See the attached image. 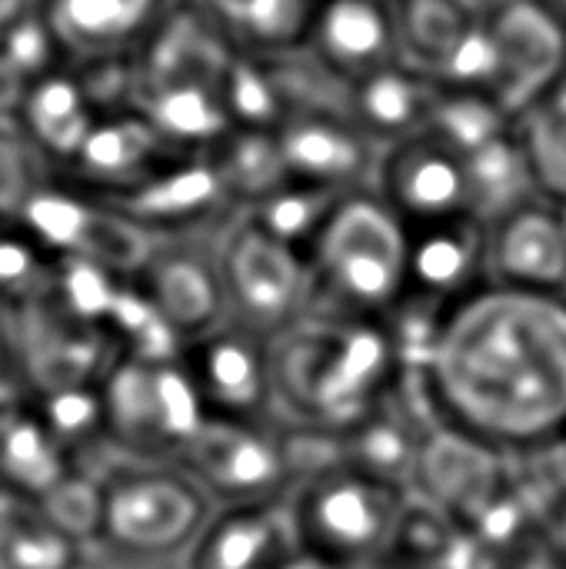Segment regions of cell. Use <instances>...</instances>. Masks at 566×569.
Here are the masks:
<instances>
[{"mask_svg": "<svg viewBox=\"0 0 566 569\" xmlns=\"http://www.w3.org/2000/svg\"><path fill=\"white\" fill-rule=\"evenodd\" d=\"M430 420L497 453L566 440V300L484 287L454 307L434 360L407 377Z\"/></svg>", "mask_w": 566, "mask_h": 569, "instance_id": "6da1fadb", "label": "cell"}, {"mask_svg": "<svg viewBox=\"0 0 566 569\" xmlns=\"http://www.w3.org/2000/svg\"><path fill=\"white\" fill-rule=\"evenodd\" d=\"M270 370L277 423L330 433L367 420L407 377L384 320L317 313L270 337Z\"/></svg>", "mask_w": 566, "mask_h": 569, "instance_id": "7a4b0ae2", "label": "cell"}, {"mask_svg": "<svg viewBox=\"0 0 566 569\" xmlns=\"http://www.w3.org/2000/svg\"><path fill=\"white\" fill-rule=\"evenodd\" d=\"M407 223L374 190L347 193L307 260V313L384 320L407 290Z\"/></svg>", "mask_w": 566, "mask_h": 569, "instance_id": "3957f363", "label": "cell"}, {"mask_svg": "<svg viewBox=\"0 0 566 569\" xmlns=\"http://www.w3.org/2000/svg\"><path fill=\"white\" fill-rule=\"evenodd\" d=\"M93 473L100 480V530L93 550L127 567L183 557L214 510L207 493L173 463L113 457Z\"/></svg>", "mask_w": 566, "mask_h": 569, "instance_id": "277c9868", "label": "cell"}, {"mask_svg": "<svg viewBox=\"0 0 566 569\" xmlns=\"http://www.w3.org/2000/svg\"><path fill=\"white\" fill-rule=\"evenodd\" d=\"M407 490L337 467L297 483L287 497L297 550L314 553L340 569H367L387 560Z\"/></svg>", "mask_w": 566, "mask_h": 569, "instance_id": "5b68a950", "label": "cell"}, {"mask_svg": "<svg viewBox=\"0 0 566 569\" xmlns=\"http://www.w3.org/2000/svg\"><path fill=\"white\" fill-rule=\"evenodd\" d=\"M107 447L117 460L177 463L207 420L203 400L177 360L120 357L100 383Z\"/></svg>", "mask_w": 566, "mask_h": 569, "instance_id": "8992f818", "label": "cell"}, {"mask_svg": "<svg viewBox=\"0 0 566 569\" xmlns=\"http://www.w3.org/2000/svg\"><path fill=\"white\" fill-rule=\"evenodd\" d=\"M227 317L277 337L300 317L310 303V263L247 213H240L217 240Z\"/></svg>", "mask_w": 566, "mask_h": 569, "instance_id": "52a82bcc", "label": "cell"}, {"mask_svg": "<svg viewBox=\"0 0 566 569\" xmlns=\"http://www.w3.org/2000/svg\"><path fill=\"white\" fill-rule=\"evenodd\" d=\"M173 467H180L214 507L277 503L297 487L280 423L207 417Z\"/></svg>", "mask_w": 566, "mask_h": 569, "instance_id": "ba28073f", "label": "cell"}, {"mask_svg": "<svg viewBox=\"0 0 566 569\" xmlns=\"http://www.w3.org/2000/svg\"><path fill=\"white\" fill-rule=\"evenodd\" d=\"M17 227L33 237L50 257L100 263L123 277L137 270L153 240L110 200L80 193L57 180H47L27 200Z\"/></svg>", "mask_w": 566, "mask_h": 569, "instance_id": "9c48e42d", "label": "cell"}, {"mask_svg": "<svg viewBox=\"0 0 566 569\" xmlns=\"http://www.w3.org/2000/svg\"><path fill=\"white\" fill-rule=\"evenodd\" d=\"M27 397L60 387H100L120 360L107 330L63 310L53 297L7 313Z\"/></svg>", "mask_w": 566, "mask_h": 569, "instance_id": "30bf717a", "label": "cell"}, {"mask_svg": "<svg viewBox=\"0 0 566 569\" xmlns=\"http://www.w3.org/2000/svg\"><path fill=\"white\" fill-rule=\"evenodd\" d=\"M180 363L190 373L207 417L277 423L270 337L227 317L214 330L187 340Z\"/></svg>", "mask_w": 566, "mask_h": 569, "instance_id": "8fae6325", "label": "cell"}, {"mask_svg": "<svg viewBox=\"0 0 566 569\" xmlns=\"http://www.w3.org/2000/svg\"><path fill=\"white\" fill-rule=\"evenodd\" d=\"M220 237H153L130 280L187 343L227 320Z\"/></svg>", "mask_w": 566, "mask_h": 569, "instance_id": "7c38bea8", "label": "cell"}, {"mask_svg": "<svg viewBox=\"0 0 566 569\" xmlns=\"http://www.w3.org/2000/svg\"><path fill=\"white\" fill-rule=\"evenodd\" d=\"M370 190L407 227L470 217L464 153L430 130L387 143Z\"/></svg>", "mask_w": 566, "mask_h": 569, "instance_id": "4fadbf2b", "label": "cell"}, {"mask_svg": "<svg viewBox=\"0 0 566 569\" xmlns=\"http://www.w3.org/2000/svg\"><path fill=\"white\" fill-rule=\"evenodd\" d=\"M177 157L183 153L163 140V133L140 110H120L103 113L80 150L53 170L50 180L100 200H120L140 190Z\"/></svg>", "mask_w": 566, "mask_h": 569, "instance_id": "5bb4252c", "label": "cell"}, {"mask_svg": "<svg viewBox=\"0 0 566 569\" xmlns=\"http://www.w3.org/2000/svg\"><path fill=\"white\" fill-rule=\"evenodd\" d=\"M147 237H220L244 210L207 153H183L140 190L110 200Z\"/></svg>", "mask_w": 566, "mask_h": 569, "instance_id": "9a60e30c", "label": "cell"}, {"mask_svg": "<svg viewBox=\"0 0 566 569\" xmlns=\"http://www.w3.org/2000/svg\"><path fill=\"white\" fill-rule=\"evenodd\" d=\"M484 20L497 50L490 97L517 120L566 70V30L534 0H507Z\"/></svg>", "mask_w": 566, "mask_h": 569, "instance_id": "2e32d148", "label": "cell"}, {"mask_svg": "<svg viewBox=\"0 0 566 569\" xmlns=\"http://www.w3.org/2000/svg\"><path fill=\"white\" fill-rule=\"evenodd\" d=\"M274 133L290 180L337 193L374 187L384 147L370 140L347 113H294Z\"/></svg>", "mask_w": 566, "mask_h": 569, "instance_id": "e0dca14e", "label": "cell"}, {"mask_svg": "<svg viewBox=\"0 0 566 569\" xmlns=\"http://www.w3.org/2000/svg\"><path fill=\"white\" fill-rule=\"evenodd\" d=\"M167 0H37V10L70 67L130 60Z\"/></svg>", "mask_w": 566, "mask_h": 569, "instance_id": "ac0fdd59", "label": "cell"}, {"mask_svg": "<svg viewBox=\"0 0 566 569\" xmlns=\"http://www.w3.org/2000/svg\"><path fill=\"white\" fill-rule=\"evenodd\" d=\"M304 50L347 83L400 63L394 0H320Z\"/></svg>", "mask_w": 566, "mask_h": 569, "instance_id": "d6986e66", "label": "cell"}, {"mask_svg": "<svg viewBox=\"0 0 566 569\" xmlns=\"http://www.w3.org/2000/svg\"><path fill=\"white\" fill-rule=\"evenodd\" d=\"M407 293L434 300L447 310L460 307L487 280V227L474 217L407 227Z\"/></svg>", "mask_w": 566, "mask_h": 569, "instance_id": "ffe728a7", "label": "cell"}, {"mask_svg": "<svg viewBox=\"0 0 566 569\" xmlns=\"http://www.w3.org/2000/svg\"><path fill=\"white\" fill-rule=\"evenodd\" d=\"M487 280L494 287L564 293L566 237L554 200L537 197L487 227Z\"/></svg>", "mask_w": 566, "mask_h": 569, "instance_id": "44dd1931", "label": "cell"}, {"mask_svg": "<svg viewBox=\"0 0 566 569\" xmlns=\"http://www.w3.org/2000/svg\"><path fill=\"white\" fill-rule=\"evenodd\" d=\"M297 553L287 500L214 507L183 553V569H280Z\"/></svg>", "mask_w": 566, "mask_h": 569, "instance_id": "7402d4cb", "label": "cell"}, {"mask_svg": "<svg viewBox=\"0 0 566 569\" xmlns=\"http://www.w3.org/2000/svg\"><path fill=\"white\" fill-rule=\"evenodd\" d=\"M100 117L80 73L70 63H60L27 87L13 123L53 173L80 150Z\"/></svg>", "mask_w": 566, "mask_h": 569, "instance_id": "603a6c76", "label": "cell"}, {"mask_svg": "<svg viewBox=\"0 0 566 569\" xmlns=\"http://www.w3.org/2000/svg\"><path fill=\"white\" fill-rule=\"evenodd\" d=\"M440 80L394 63L357 83H350L347 117L380 147L427 130Z\"/></svg>", "mask_w": 566, "mask_h": 569, "instance_id": "cb8c5ba5", "label": "cell"}, {"mask_svg": "<svg viewBox=\"0 0 566 569\" xmlns=\"http://www.w3.org/2000/svg\"><path fill=\"white\" fill-rule=\"evenodd\" d=\"M73 467L30 397L0 413V490L43 500Z\"/></svg>", "mask_w": 566, "mask_h": 569, "instance_id": "d4e9b609", "label": "cell"}, {"mask_svg": "<svg viewBox=\"0 0 566 569\" xmlns=\"http://www.w3.org/2000/svg\"><path fill=\"white\" fill-rule=\"evenodd\" d=\"M467 167V203L470 217L480 220L484 227L497 223L500 217L520 210L524 203L544 197L530 167V157L510 127L497 140L477 147L474 153L464 157Z\"/></svg>", "mask_w": 566, "mask_h": 569, "instance_id": "484cf974", "label": "cell"}, {"mask_svg": "<svg viewBox=\"0 0 566 569\" xmlns=\"http://www.w3.org/2000/svg\"><path fill=\"white\" fill-rule=\"evenodd\" d=\"M87 553L37 500L0 490V569H80Z\"/></svg>", "mask_w": 566, "mask_h": 569, "instance_id": "4316f807", "label": "cell"}, {"mask_svg": "<svg viewBox=\"0 0 566 569\" xmlns=\"http://www.w3.org/2000/svg\"><path fill=\"white\" fill-rule=\"evenodd\" d=\"M394 7L400 33V63L434 80L480 17L467 0H394Z\"/></svg>", "mask_w": 566, "mask_h": 569, "instance_id": "83f0119b", "label": "cell"}, {"mask_svg": "<svg viewBox=\"0 0 566 569\" xmlns=\"http://www.w3.org/2000/svg\"><path fill=\"white\" fill-rule=\"evenodd\" d=\"M207 160L214 163L240 210L254 207L257 200H264L267 193L290 180L274 130L234 127L224 140H217L207 150Z\"/></svg>", "mask_w": 566, "mask_h": 569, "instance_id": "f1b7e54d", "label": "cell"}, {"mask_svg": "<svg viewBox=\"0 0 566 569\" xmlns=\"http://www.w3.org/2000/svg\"><path fill=\"white\" fill-rule=\"evenodd\" d=\"M344 197L347 193H337L327 187L287 180L284 187H277L274 193H267L264 200H257L244 213L257 227H264L270 237H277L280 243H287L290 250H297L300 257L310 260L324 227L330 223V217Z\"/></svg>", "mask_w": 566, "mask_h": 569, "instance_id": "f546056e", "label": "cell"}, {"mask_svg": "<svg viewBox=\"0 0 566 569\" xmlns=\"http://www.w3.org/2000/svg\"><path fill=\"white\" fill-rule=\"evenodd\" d=\"M320 0H234L217 17L227 27L237 50L247 53H287L307 43Z\"/></svg>", "mask_w": 566, "mask_h": 569, "instance_id": "4dcf8cb0", "label": "cell"}, {"mask_svg": "<svg viewBox=\"0 0 566 569\" xmlns=\"http://www.w3.org/2000/svg\"><path fill=\"white\" fill-rule=\"evenodd\" d=\"M547 200H566V70L514 120Z\"/></svg>", "mask_w": 566, "mask_h": 569, "instance_id": "1f68e13d", "label": "cell"}, {"mask_svg": "<svg viewBox=\"0 0 566 569\" xmlns=\"http://www.w3.org/2000/svg\"><path fill=\"white\" fill-rule=\"evenodd\" d=\"M30 403L43 417L47 430L67 450L73 467L87 470L93 453L110 457L107 447V417H103V393L100 387H60L47 393H33Z\"/></svg>", "mask_w": 566, "mask_h": 569, "instance_id": "d6a6232c", "label": "cell"}, {"mask_svg": "<svg viewBox=\"0 0 566 569\" xmlns=\"http://www.w3.org/2000/svg\"><path fill=\"white\" fill-rule=\"evenodd\" d=\"M510 127H514V117L487 93L457 90V87H444V83H440V93H437V103H434V113L427 123L430 133L447 140L464 157L474 153L477 147L497 140Z\"/></svg>", "mask_w": 566, "mask_h": 569, "instance_id": "836d02e7", "label": "cell"}, {"mask_svg": "<svg viewBox=\"0 0 566 569\" xmlns=\"http://www.w3.org/2000/svg\"><path fill=\"white\" fill-rule=\"evenodd\" d=\"M53 290V257L17 223H0V310L47 300Z\"/></svg>", "mask_w": 566, "mask_h": 569, "instance_id": "e575fe53", "label": "cell"}, {"mask_svg": "<svg viewBox=\"0 0 566 569\" xmlns=\"http://www.w3.org/2000/svg\"><path fill=\"white\" fill-rule=\"evenodd\" d=\"M50 180V167L17 130L0 123V223H17L27 200Z\"/></svg>", "mask_w": 566, "mask_h": 569, "instance_id": "d590c367", "label": "cell"}, {"mask_svg": "<svg viewBox=\"0 0 566 569\" xmlns=\"http://www.w3.org/2000/svg\"><path fill=\"white\" fill-rule=\"evenodd\" d=\"M57 527L77 537L87 550L97 543L100 530V480L93 470H70L43 500H37Z\"/></svg>", "mask_w": 566, "mask_h": 569, "instance_id": "8d00e7d4", "label": "cell"}, {"mask_svg": "<svg viewBox=\"0 0 566 569\" xmlns=\"http://www.w3.org/2000/svg\"><path fill=\"white\" fill-rule=\"evenodd\" d=\"M30 83H33V77L0 43V123H13L17 107H20V100H23Z\"/></svg>", "mask_w": 566, "mask_h": 569, "instance_id": "74e56055", "label": "cell"}, {"mask_svg": "<svg viewBox=\"0 0 566 569\" xmlns=\"http://www.w3.org/2000/svg\"><path fill=\"white\" fill-rule=\"evenodd\" d=\"M23 397H27V390H23L20 370H17V357H13L10 320H7V310H0V413H7Z\"/></svg>", "mask_w": 566, "mask_h": 569, "instance_id": "f35d334b", "label": "cell"}, {"mask_svg": "<svg viewBox=\"0 0 566 569\" xmlns=\"http://www.w3.org/2000/svg\"><path fill=\"white\" fill-rule=\"evenodd\" d=\"M280 569H340L334 567V563H327V560H320V557H314V553H304V550H297L287 563Z\"/></svg>", "mask_w": 566, "mask_h": 569, "instance_id": "ab89813d", "label": "cell"}, {"mask_svg": "<svg viewBox=\"0 0 566 569\" xmlns=\"http://www.w3.org/2000/svg\"><path fill=\"white\" fill-rule=\"evenodd\" d=\"M534 3H537L540 10H547V13L566 30V0H534Z\"/></svg>", "mask_w": 566, "mask_h": 569, "instance_id": "60d3db41", "label": "cell"}, {"mask_svg": "<svg viewBox=\"0 0 566 569\" xmlns=\"http://www.w3.org/2000/svg\"><path fill=\"white\" fill-rule=\"evenodd\" d=\"M367 569H437V567H424V563H404V560H394V557H387V560H380V563H374V567Z\"/></svg>", "mask_w": 566, "mask_h": 569, "instance_id": "b9f144b4", "label": "cell"}, {"mask_svg": "<svg viewBox=\"0 0 566 569\" xmlns=\"http://www.w3.org/2000/svg\"><path fill=\"white\" fill-rule=\"evenodd\" d=\"M477 13H487V10H494V7H500V3H507V0H467Z\"/></svg>", "mask_w": 566, "mask_h": 569, "instance_id": "7bdbcfd3", "label": "cell"}, {"mask_svg": "<svg viewBox=\"0 0 566 569\" xmlns=\"http://www.w3.org/2000/svg\"><path fill=\"white\" fill-rule=\"evenodd\" d=\"M554 207H557V217H560V227H564L566 237V200H554Z\"/></svg>", "mask_w": 566, "mask_h": 569, "instance_id": "ee69618b", "label": "cell"}, {"mask_svg": "<svg viewBox=\"0 0 566 569\" xmlns=\"http://www.w3.org/2000/svg\"><path fill=\"white\" fill-rule=\"evenodd\" d=\"M207 3H210V7H214V10H220V7H230V3H234V0H207Z\"/></svg>", "mask_w": 566, "mask_h": 569, "instance_id": "f6af8a7d", "label": "cell"}, {"mask_svg": "<svg viewBox=\"0 0 566 569\" xmlns=\"http://www.w3.org/2000/svg\"><path fill=\"white\" fill-rule=\"evenodd\" d=\"M560 297H564V300H566V287H564V293H560Z\"/></svg>", "mask_w": 566, "mask_h": 569, "instance_id": "bcb514c9", "label": "cell"}]
</instances>
